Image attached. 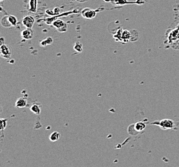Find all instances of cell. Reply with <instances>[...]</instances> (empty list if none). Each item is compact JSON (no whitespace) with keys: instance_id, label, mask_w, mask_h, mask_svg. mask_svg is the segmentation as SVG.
Returning a JSON list of instances; mask_svg holds the SVG:
<instances>
[{"instance_id":"6da1fadb","label":"cell","mask_w":179,"mask_h":167,"mask_svg":"<svg viewBox=\"0 0 179 167\" xmlns=\"http://www.w3.org/2000/svg\"><path fill=\"white\" fill-rule=\"evenodd\" d=\"M153 124L157 125L163 129H171L175 126L174 122L172 120H171V119H162V120L158 122H154Z\"/></svg>"},{"instance_id":"7a4b0ae2","label":"cell","mask_w":179,"mask_h":167,"mask_svg":"<svg viewBox=\"0 0 179 167\" xmlns=\"http://www.w3.org/2000/svg\"><path fill=\"white\" fill-rule=\"evenodd\" d=\"M53 26L60 32H65L67 30V24L62 20H56L53 23Z\"/></svg>"},{"instance_id":"9c48e42d","label":"cell","mask_w":179,"mask_h":167,"mask_svg":"<svg viewBox=\"0 0 179 167\" xmlns=\"http://www.w3.org/2000/svg\"><path fill=\"white\" fill-rule=\"evenodd\" d=\"M134 128H135V130L138 132V133H140L144 131L146 128V124L145 123L142 121H138L134 125Z\"/></svg>"},{"instance_id":"ba28073f","label":"cell","mask_w":179,"mask_h":167,"mask_svg":"<svg viewBox=\"0 0 179 167\" xmlns=\"http://www.w3.org/2000/svg\"><path fill=\"white\" fill-rule=\"evenodd\" d=\"M30 110L34 114L39 115V114H40L41 111V104L39 103L33 104L30 108Z\"/></svg>"},{"instance_id":"7c38bea8","label":"cell","mask_w":179,"mask_h":167,"mask_svg":"<svg viewBox=\"0 0 179 167\" xmlns=\"http://www.w3.org/2000/svg\"><path fill=\"white\" fill-rule=\"evenodd\" d=\"M1 24L4 27H7V28H9V27L12 26L11 23L9 22L8 16H5L3 17V18H2Z\"/></svg>"},{"instance_id":"5b68a950","label":"cell","mask_w":179,"mask_h":167,"mask_svg":"<svg viewBox=\"0 0 179 167\" xmlns=\"http://www.w3.org/2000/svg\"><path fill=\"white\" fill-rule=\"evenodd\" d=\"M28 105V101L25 97H19L16 102L15 107L16 108H23Z\"/></svg>"},{"instance_id":"277c9868","label":"cell","mask_w":179,"mask_h":167,"mask_svg":"<svg viewBox=\"0 0 179 167\" xmlns=\"http://www.w3.org/2000/svg\"><path fill=\"white\" fill-rule=\"evenodd\" d=\"M1 55L5 59H9L12 55L11 49L9 47L4 44L1 46Z\"/></svg>"},{"instance_id":"4fadbf2b","label":"cell","mask_w":179,"mask_h":167,"mask_svg":"<svg viewBox=\"0 0 179 167\" xmlns=\"http://www.w3.org/2000/svg\"><path fill=\"white\" fill-rule=\"evenodd\" d=\"M30 11L35 12L37 10V0H30Z\"/></svg>"},{"instance_id":"e0dca14e","label":"cell","mask_w":179,"mask_h":167,"mask_svg":"<svg viewBox=\"0 0 179 167\" xmlns=\"http://www.w3.org/2000/svg\"><path fill=\"white\" fill-rule=\"evenodd\" d=\"M51 43H52V39L51 38H47L46 39L44 40L41 43V44L42 46H46V45H48V44H50Z\"/></svg>"},{"instance_id":"52a82bcc","label":"cell","mask_w":179,"mask_h":167,"mask_svg":"<svg viewBox=\"0 0 179 167\" xmlns=\"http://www.w3.org/2000/svg\"><path fill=\"white\" fill-rule=\"evenodd\" d=\"M82 14H83V17H84L86 19H92L93 17H95L96 12L95 11H92V10L86 9L84 10Z\"/></svg>"},{"instance_id":"30bf717a","label":"cell","mask_w":179,"mask_h":167,"mask_svg":"<svg viewBox=\"0 0 179 167\" xmlns=\"http://www.w3.org/2000/svg\"><path fill=\"white\" fill-rule=\"evenodd\" d=\"M59 138H60V134H59V132L54 131L50 135L49 139L52 142H55L58 141Z\"/></svg>"},{"instance_id":"9a60e30c","label":"cell","mask_w":179,"mask_h":167,"mask_svg":"<svg viewBox=\"0 0 179 167\" xmlns=\"http://www.w3.org/2000/svg\"><path fill=\"white\" fill-rule=\"evenodd\" d=\"M1 131L2 133V135H3V132L5 130V129L6 128L7 125V119H3L1 118Z\"/></svg>"},{"instance_id":"8992f818","label":"cell","mask_w":179,"mask_h":167,"mask_svg":"<svg viewBox=\"0 0 179 167\" xmlns=\"http://www.w3.org/2000/svg\"><path fill=\"white\" fill-rule=\"evenodd\" d=\"M34 32L32 28H27L22 32V37L26 40H30L33 38Z\"/></svg>"},{"instance_id":"2e32d148","label":"cell","mask_w":179,"mask_h":167,"mask_svg":"<svg viewBox=\"0 0 179 167\" xmlns=\"http://www.w3.org/2000/svg\"><path fill=\"white\" fill-rule=\"evenodd\" d=\"M8 18H9V22L11 23V25L12 26H16V23H17V19L16 17H14V16H8Z\"/></svg>"},{"instance_id":"8fae6325","label":"cell","mask_w":179,"mask_h":167,"mask_svg":"<svg viewBox=\"0 0 179 167\" xmlns=\"http://www.w3.org/2000/svg\"><path fill=\"white\" fill-rule=\"evenodd\" d=\"M131 34L130 32L128 30H124L122 34V40H124V41L127 42L129 39L131 38Z\"/></svg>"},{"instance_id":"5bb4252c","label":"cell","mask_w":179,"mask_h":167,"mask_svg":"<svg viewBox=\"0 0 179 167\" xmlns=\"http://www.w3.org/2000/svg\"><path fill=\"white\" fill-rule=\"evenodd\" d=\"M74 49L77 52H79V53H81V52L83 51V45H82L81 43H79V42H77V43L75 44H74Z\"/></svg>"},{"instance_id":"3957f363","label":"cell","mask_w":179,"mask_h":167,"mask_svg":"<svg viewBox=\"0 0 179 167\" xmlns=\"http://www.w3.org/2000/svg\"><path fill=\"white\" fill-rule=\"evenodd\" d=\"M34 18L31 16H27L24 17L22 21V23L24 26H25L27 28H32L34 23Z\"/></svg>"},{"instance_id":"ac0fdd59","label":"cell","mask_w":179,"mask_h":167,"mask_svg":"<svg viewBox=\"0 0 179 167\" xmlns=\"http://www.w3.org/2000/svg\"><path fill=\"white\" fill-rule=\"evenodd\" d=\"M126 3H128V2L126 1V0H119L117 1V2H116L115 4H119V5H124Z\"/></svg>"}]
</instances>
